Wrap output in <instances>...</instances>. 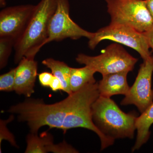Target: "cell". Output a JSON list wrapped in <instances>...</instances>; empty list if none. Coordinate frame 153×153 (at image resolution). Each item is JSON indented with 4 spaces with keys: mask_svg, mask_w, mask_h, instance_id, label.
<instances>
[{
    "mask_svg": "<svg viewBox=\"0 0 153 153\" xmlns=\"http://www.w3.org/2000/svg\"><path fill=\"white\" fill-rule=\"evenodd\" d=\"M127 71L106 74L98 82L100 96L110 98L112 96L126 95L130 89L127 80Z\"/></svg>",
    "mask_w": 153,
    "mask_h": 153,
    "instance_id": "obj_11",
    "label": "cell"
},
{
    "mask_svg": "<svg viewBox=\"0 0 153 153\" xmlns=\"http://www.w3.org/2000/svg\"><path fill=\"white\" fill-rule=\"evenodd\" d=\"M35 6L27 4L3 8L0 12V38H11L16 43L27 27Z\"/></svg>",
    "mask_w": 153,
    "mask_h": 153,
    "instance_id": "obj_9",
    "label": "cell"
},
{
    "mask_svg": "<svg viewBox=\"0 0 153 153\" xmlns=\"http://www.w3.org/2000/svg\"><path fill=\"white\" fill-rule=\"evenodd\" d=\"M13 116L11 115L8 120L1 121V143L3 140L5 139L8 141L11 145L17 147L13 136L7 127V124L13 120Z\"/></svg>",
    "mask_w": 153,
    "mask_h": 153,
    "instance_id": "obj_18",
    "label": "cell"
},
{
    "mask_svg": "<svg viewBox=\"0 0 153 153\" xmlns=\"http://www.w3.org/2000/svg\"><path fill=\"white\" fill-rule=\"evenodd\" d=\"M42 63L49 68L53 75L60 80L63 85V91L68 95L72 93L70 85L71 67L64 62L51 58H47L43 60Z\"/></svg>",
    "mask_w": 153,
    "mask_h": 153,
    "instance_id": "obj_14",
    "label": "cell"
},
{
    "mask_svg": "<svg viewBox=\"0 0 153 153\" xmlns=\"http://www.w3.org/2000/svg\"><path fill=\"white\" fill-rule=\"evenodd\" d=\"M69 12L68 0H57L56 10L49 24L47 44L67 38L77 40L85 37L89 40L93 37L94 33L84 30L72 21Z\"/></svg>",
    "mask_w": 153,
    "mask_h": 153,
    "instance_id": "obj_7",
    "label": "cell"
},
{
    "mask_svg": "<svg viewBox=\"0 0 153 153\" xmlns=\"http://www.w3.org/2000/svg\"><path fill=\"white\" fill-rule=\"evenodd\" d=\"M153 56L152 55L140 65L135 82L121 102V105H134L142 113L153 103Z\"/></svg>",
    "mask_w": 153,
    "mask_h": 153,
    "instance_id": "obj_8",
    "label": "cell"
},
{
    "mask_svg": "<svg viewBox=\"0 0 153 153\" xmlns=\"http://www.w3.org/2000/svg\"><path fill=\"white\" fill-rule=\"evenodd\" d=\"M7 0H0V7L4 8L5 7L7 4Z\"/></svg>",
    "mask_w": 153,
    "mask_h": 153,
    "instance_id": "obj_23",
    "label": "cell"
},
{
    "mask_svg": "<svg viewBox=\"0 0 153 153\" xmlns=\"http://www.w3.org/2000/svg\"><path fill=\"white\" fill-rule=\"evenodd\" d=\"M106 40L114 41L134 49L139 53L143 60L152 55L144 33L131 27L110 24L94 33L93 37L89 40L88 47L90 49H94L99 43Z\"/></svg>",
    "mask_w": 153,
    "mask_h": 153,
    "instance_id": "obj_6",
    "label": "cell"
},
{
    "mask_svg": "<svg viewBox=\"0 0 153 153\" xmlns=\"http://www.w3.org/2000/svg\"><path fill=\"white\" fill-rule=\"evenodd\" d=\"M153 124V102L140 116L137 117L136 128L137 130L136 140L132 149L134 152L146 143L151 135L150 128Z\"/></svg>",
    "mask_w": 153,
    "mask_h": 153,
    "instance_id": "obj_12",
    "label": "cell"
},
{
    "mask_svg": "<svg viewBox=\"0 0 153 153\" xmlns=\"http://www.w3.org/2000/svg\"><path fill=\"white\" fill-rule=\"evenodd\" d=\"M146 5L153 21V0H145Z\"/></svg>",
    "mask_w": 153,
    "mask_h": 153,
    "instance_id": "obj_22",
    "label": "cell"
},
{
    "mask_svg": "<svg viewBox=\"0 0 153 153\" xmlns=\"http://www.w3.org/2000/svg\"><path fill=\"white\" fill-rule=\"evenodd\" d=\"M27 143L26 153L52 152L55 146L52 136L47 132L42 133L40 136L31 133L27 136Z\"/></svg>",
    "mask_w": 153,
    "mask_h": 153,
    "instance_id": "obj_13",
    "label": "cell"
},
{
    "mask_svg": "<svg viewBox=\"0 0 153 153\" xmlns=\"http://www.w3.org/2000/svg\"><path fill=\"white\" fill-rule=\"evenodd\" d=\"M16 68L0 76V91H15Z\"/></svg>",
    "mask_w": 153,
    "mask_h": 153,
    "instance_id": "obj_17",
    "label": "cell"
},
{
    "mask_svg": "<svg viewBox=\"0 0 153 153\" xmlns=\"http://www.w3.org/2000/svg\"><path fill=\"white\" fill-rule=\"evenodd\" d=\"M77 63L92 68L96 72L106 74L133 70L138 59L132 56L119 44H111L100 55L91 56L79 54L76 58Z\"/></svg>",
    "mask_w": 153,
    "mask_h": 153,
    "instance_id": "obj_5",
    "label": "cell"
},
{
    "mask_svg": "<svg viewBox=\"0 0 153 153\" xmlns=\"http://www.w3.org/2000/svg\"><path fill=\"white\" fill-rule=\"evenodd\" d=\"M96 72L87 66L80 68H71L70 85L72 93L79 90L87 84L96 83L94 77Z\"/></svg>",
    "mask_w": 153,
    "mask_h": 153,
    "instance_id": "obj_15",
    "label": "cell"
},
{
    "mask_svg": "<svg viewBox=\"0 0 153 153\" xmlns=\"http://www.w3.org/2000/svg\"><path fill=\"white\" fill-rule=\"evenodd\" d=\"M111 24L128 26L144 33L153 26L145 0H105Z\"/></svg>",
    "mask_w": 153,
    "mask_h": 153,
    "instance_id": "obj_4",
    "label": "cell"
},
{
    "mask_svg": "<svg viewBox=\"0 0 153 153\" xmlns=\"http://www.w3.org/2000/svg\"><path fill=\"white\" fill-rule=\"evenodd\" d=\"M92 114L94 124L110 138H133L137 115L123 112L111 98L100 96L92 104Z\"/></svg>",
    "mask_w": 153,
    "mask_h": 153,
    "instance_id": "obj_3",
    "label": "cell"
},
{
    "mask_svg": "<svg viewBox=\"0 0 153 153\" xmlns=\"http://www.w3.org/2000/svg\"><path fill=\"white\" fill-rule=\"evenodd\" d=\"M99 96L98 83L96 82L85 85L54 104L29 99L11 106L8 111L19 115V121L27 122L32 133L37 134L45 126L60 129L64 132L70 129L82 128L95 132L102 144H105L109 138L99 129L92 119V104Z\"/></svg>",
    "mask_w": 153,
    "mask_h": 153,
    "instance_id": "obj_1",
    "label": "cell"
},
{
    "mask_svg": "<svg viewBox=\"0 0 153 153\" xmlns=\"http://www.w3.org/2000/svg\"><path fill=\"white\" fill-rule=\"evenodd\" d=\"M57 0H41L23 35L14 45V62L19 63L24 57L35 59L40 49L47 44L49 24L55 13Z\"/></svg>",
    "mask_w": 153,
    "mask_h": 153,
    "instance_id": "obj_2",
    "label": "cell"
},
{
    "mask_svg": "<svg viewBox=\"0 0 153 153\" xmlns=\"http://www.w3.org/2000/svg\"><path fill=\"white\" fill-rule=\"evenodd\" d=\"M38 63L35 59L24 57L16 68L15 91L18 94L30 97L34 93L38 75Z\"/></svg>",
    "mask_w": 153,
    "mask_h": 153,
    "instance_id": "obj_10",
    "label": "cell"
},
{
    "mask_svg": "<svg viewBox=\"0 0 153 153\" xmlns=\"http://www.w3.org/2000/svg\"><path fill=\"white\" fill-rule=\"evenodd\" d=\"M143 33L149 47L152 49L153 52V26L149 30Z\"/></svg>",
    "mask_w": 153,
    "mask_h": 153,
    "instance_id": "obj_21",
    "label": "cell"
},
{
    "mask_svg": "<svg viewBox=\"0 0 153 153\" xmlns=\"http://www.w3.org/2000/svg\"><path fill=\"white\" fill-rule=\"evenodd\" d=\"M15 41L9 38H0V68L6 67L10 56L12 49H14Z\"/></svg>",
    "mask_w": 153,
    "mask_h": 153,
    "instance_id": "obj_16",
    "label": "cell"
},
{
    "mask_svg": "<svg viewBox=\"0 0 153 153\" xmlns=\"http://www.w3.org/2000/svg\"><path fill=\"white\" fill-rule=\"evenodd\" d=\"M54 77V75L52 73L46 71L42 72L38 75L39 82L44 87H49Z\"/></svg>",
    "mask_w": 153,
    "mask_h": 153,
    "instance_id": "obj_19",
    "label": "cell"
},
{
    "mask_svg": "<svg viewBox=\"0 0 153 153\" xmlns=\"http://www.w3.org/2000/svg\"><path fill=\"white\" fill-rule=\"evenodd\" d=\"M49 88L53 91H63V85L61 82L57 77L54 76L52 79V82L50 84Z\"/></svg>",
    "mask_w": 153,
    "mask_h": 153,
    "instance_id": "obj_20",
    "label": "cell"
}]
</instances>
